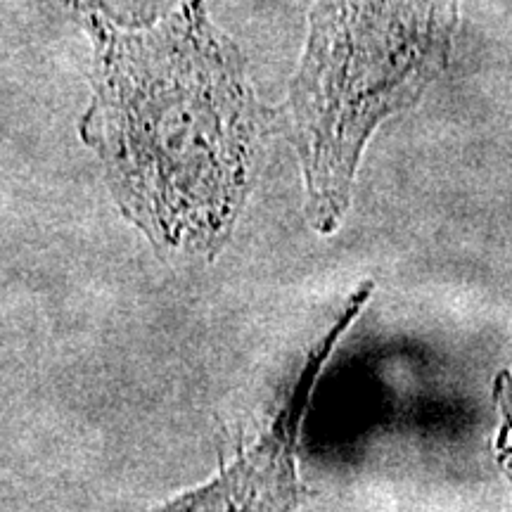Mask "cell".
I'll use <instances>...</instances> for the list:
<instances>
[{
    "label": "cell",
    "instance_id": "obj_1",
    "mask_svg": "<svg viewBox=\"0 0 512 512\" xmlns=\"http://www.w3.org/2000/svg\"><path fill=\"white\" fill-rule=\"evenodd\" d=\"M86 19L95 95L83 133L121 209L159 247L216 252L268 131L238 46L202 0L145 27Z\"/></svg>",
    "mask_w": 512,
    "mask_h": 512
},
{
    "label": "cell",
    "instance_id": "obj_2",
    "mask_svg": "<svg viewBox=\"0 0 512 512\" xmlns=\"http://www.w3.org/2000/svg\"><path fill=\"white\" fill-rule=\"evenodd\" d=\"M460 0H316L287 100L306 214L332 233L351 204L375 128L408 110L448 67Z\"/></svg>",
    "mask_w": 512,
    "mask_h": 512
},
{
    "label": "cell",
    "instance_id": "obj_3",
    "mask_svg": "<svg viewBox=\"0 0 512 512\" xmlns=\"http://www.w3.org/2000/svg\"><path fill=\"white\" fill-rule=\"evenodd\" d=\"M373 285H363L351 297L347 311L339 323L328 332V337L311 351L306 368L299 375L287 406L280 411L278 422L261 437L249 451L235 458L233 463L200 489L174 498L150 512H294L306 501L309 491L299 479L297 470V434L302 427L306 401L316 384L320 366L328 358L339 335L361 311Z\"/></svg>",
    "mask_w": 512,
    "mask_h": 512
},
{
    "label": "cell",
    "instance_id": "obj_4",
    "mask_svg": "<svg viewBox=\"0 0 512 512\" xmlns=\"http://www.w3.org/2000/svg\"><path fill=\"white\" fill-rule=\"evenodd\" d=\"M86 17H100L117 27H145L174 12L188 0H76Z\"/></svg>",
    "mask_w": 512,
    "mask_h": 512
}]
</instances>
